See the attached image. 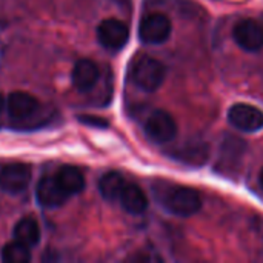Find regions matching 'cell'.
I'll return each instance as SVG.
<instances>
[{
  "mask_svg": "<svg viewBox=\"0 0 263 263\" xmlns=\"http://www.w3.org/2000/svg\"><path fill=\"white\" fill-rule=\"evenodd\" d=\"M156 199L173 216L191 217L202 208V197L197 190L185 185L160 183L156 186Z\"/></svg>",
  "mask_w": 263,
  "mask_h": 263,
  "instance_id": "1",
  "label": "cell"
},
{
  "mask_svg": "<svg viewBox=\"0 0 263 263\" xmlns=\"http://www.w3.org/2000/svg\"><path fill=\"white\" fill-rule=\"evenodd\" d=\"M165 65L146 54H139L134 57L129 66V79L131 82L145 92L157 91L165 80Z\"/></svg>",
  "mask_w": 263,
  "mask_h": 263,
  "instance_id": "2",
  "label": "cell"
},
{
  "mask_svg": "<svg viewBox=\"0 0 263 263\" xmlns=\"http://www.w3.org/2000/svg\"><path fill=\"white\" fill-rule=\"evenodd\" d=\"M247 154V142L233 134H227L219 146L216 171L222 176H236L240 171Z\"/></svg>",
  "mask_w": 263,
  "mask_h": 263,
  "instance_id": "3",
  "label": "cell"
},
{
  "mask_svg": "<svg viewBox=\"0 0 263 263\" xmlns=\"http://www.w3.org/2000/svg\"><path fill=\"white\" fill-rule=\"evenodd\" d=\"M173 31L170 17L163 12H149L139 23V39L146 45L165 43Z\"/></svg>",
  "mask_w": 263,
  "mask_h": 263,
  "instance_id": "4",
  "label": "cell"
},
{
  "mask_svg": "<svg viewBox=\"0 0 263 263\" xmlns=\"http://www.w3.org/2000/svg\"><path fill=\"white\" fill-rule=\"evenodd\" d=\"M145 134L154 143H170L177 134V123L174 117L165 109H154L145 122Z\"/></svg>",
  "mask_w": 263,
  "mask_h": 263,
  "instance_id": "5",
  "label": "cell"
},
{
  "mask_svg": "<svg viewBox=\"0 0 263 263\" xmlns=\"http://www.w3.org/2000/svg\"><path fill=\"white\" fill-rule=\"evenodd\" d=\"M166 154L176 162L199 168L203 166L210 159V145L205 140L191 139V140H185L182 145L173 146L171 149H168Z\"/></svg>",
  "mask_w": 263,
  "mask_h": 263,
  "instance_id": "6",
  "label": "cell"
},
{
  "mask_svg": "<svg viewBox=\"0 0 263 263\" xmlns=\"http://www.w3.org/2000/svg\"><path fill=\"white\" fill-rule=\"evenodd\" d=\"M129 39V28L119 18H105L97 26V40L108 51H120Z\"/></svg>",
  "mask_w": 263,
  "mask_h": 263,
  "instance_id": "7",
  "label": "cell"
},
{
  "mask_svg": "<svg viewBox=\"0 0 263 263\" xmlns=\"http://www.w3.org/2000/svg\"><path fill=\"white\" fill-rule=\"evenodd\" d=\"M228 122L239 131L257 133L263 129V111L250 103H236L228 109Z\"/></svg>",
  "mask_w": 263,
  "mask_h": 263,
  "instance_id": "8",
  "label": "cell"
},
{
  "mask_svg": "<svg viewBox=\"0 0 263 263\" xmlns=\"http://www.w3.org/2000/svg\"><path fill=\"white\" fill-rule=\"evenodd\" d=\"M31 182V166L26 163H0V188L8 194L23 193Z\"/></svg>",
  "mask_w": 263,
  "mask_h": 263,
  "instance_id": "9",
  "label": "cell"
},
{
  "mask_svg": "<svg viewBox=\"0 0 263 263\" xmlns=\"http://www.w3.org/2000/svg\"><path fill=\"white\" fill-rule=\"evenodd\" d=\"M233 39L247 52H257L263 48V25L254 18H243L234 25Z\"/></svg>",
  "mask_w": 263,
  "mask_h": 263,
  "instance_id": "10",
  "label": "cell"
},
{
  "mask_svg": "<svg viewBox=\"0 0 263 263\" xmlns=\"http://www.w3.org/2000/svg\"><path fill=\"white\" fill-rule=\"evenodd\" d=\"M6 108H8L9 117L17 125H23L26 120L34 117V114L39 111L40 102L29 92L15 91L9 94L6 100Z\"/></svg>",
  "mask_w": 263,
  "mask_h": 263,
  "instance_id": "11",
  "label": "cell"
},
{
  "mask_svg": "<svg viewBox=\"0 0 263 263\" xmlns=\"http://www.w3.org/2000/svg\"><path fill=\"white\" fill-rule=\"evenodd\" d=\"M35 196H37L39 203L45 208H59L69 199L66 191L59 183L55 174L45 176L40 179L37 190H35Z\"/></svg>",
  "mask_w": 263,
  "mask_h": 263,
  "instance_id": "12",
  "label": "cell"
},
{
  "mask_svg": "<svg viewBox=\"0 0 263 263\" xmlns=\"http://www.w3.org/2000/svg\"><path fill=\"white\" fill-rule=\"evenodd\" d=\"M99 66L96 65V62L89 60V59H82L79 60L71 72V79H72V85L82 91L86 92L89 89H92L99 80Z\"/></svg>",
  "mask_w": 263,
  "mask_h": 263,
  "instance_id": "13",
  "label": "cell"
},
{
  "mask_svg": "<svg viewBox=\"0 0 263 263\" xmlns=\"http://www.w3.org/2000/svg\"><path fill=\"white\" fill-rule=\"evenodd\" d=\"M119 202L122 205V208L133 214V216H140L146 211L148 208V197L143 193V190L131 182H126L120 196H119Z\"/></svg>",
  "mask_w": 263,
  "mask_h": 263,
  "instance_id": "14",
  "label": "cell"
},
{
  "mask_svg": "<svg viewBox=\"0 0 263 263\" xmlns=\"http://www.w3.org/2000/svg\"><path fill=\"white\" fill-rule=\"evenodd\" d=\"M55 177L59 180V183L62 185V188L66 191V194L71 197L74 194H79L83 191L85 188V177L82 174V171L72 165H65L62 166L57 173Z\"/></svg>",
  "mask_w": 263,
  "mask_h": 263,
  "instance_id": "15",
  "label": "cell"
},
{
  "mask_svg": "<svg viewBox=\"0 0 263 263\" xmlns=\"http://www.w3.org/2000/svg\"><path fill=\"white\" fill-rule=\"evenodd\" d=\"M14 240L26 245V247H35L40 242V227L32 217H23L20 219L12 231Z\"/></svg>",
  "mask_w": 263,
  "mask_h": 263,
  "instance_id": "16",
  "label": "cell"
},
{
  "mask_svg": "<svg viewBox=\"0 0 263 263\" xmlns=\"http://www.w3.org/2000/svg\"><path fill=\"white\" fill-rule=\"evenodd\" d=\"M125 183H126V180L123 179V176L120 173L109 171L102 176V179L99 182V191L105 200L114 202V200H119V196H120Z\"/></svg>",
  "mask_w": 263,
  "mask_h": 263,
  "instance_id": "17",
  "label": "cell"
},
{
  "mask_svg": "<svg viewBox=\"0 0 263 263\" xmlns=\"http://www.w3.org/2000/svg\"><path fill=\"white\" fill-rule=\"evenodd\" d=\"M2 260L6 263H28L31 260L29 247L14 240L3 247L2 250Z\"/></svg>",
  "mask_w": 263,
  "mask_h": 263,
  "instance_id": "18",
  "label": "cell"
},
{
  "mask_svg": "<svg viewBox=\"0 0 263 263\" xmlns=\"http://www.w3.org/2000/svg\"><path fill=\"white\" fill-rule=\"evenodd\" d=\"M79 120L85 125H91V126H96V128H106L108 126V120L102 119V117H97V116H80Z\"/></svg>",
  "mask_w": 263,
  "mask_h": 263,
  "instance_id": "19",
  "label": "cell"
},
{
  "mask_svg": "<svg viewBox=\"0 0 263 263\" xmlns=\"http://www.w3.org/2000/svg\"><path fill=\"white\" fill-rule=\"evenodd\" d=\"M117 3H119L120 6L126 8V9H129V8H131V0H117Z\"/></svg>",
  "mask_w": 263,
  "mask_h": 263,
  "instance_id": "20",
  "label": "cell"
},
{
  "mask_svg": "<svg viewBox=\"0 0 263 263\" xmlns=\"http://www.w3.org/2000/svg\"><path fill=\"white\" fill-rule=\"evenodd\" d=\"M5 105H6V102H5V97L0 94V112H2V109L5 108Z\"/></svg>",
  "mask_w": 263,
  "mask_h": 263,
  "instance_id": "21",
  "label": "cell"
},
{
  "mask_svg": "<svg viewBox=\"0 0 263 263\" xmlns=\"http://www.w3.org/2000/svg\"><path fill=\"white\" fill-rule=\"evenodd\" d=\"M259 185H260V188L263 190V168L260 170V173H259Z\"/></svg>",
  "mask_w": 263,
  "mask_h": 263,
  "instance_id": "22",
  "label": "cell"
}]
</instances>
